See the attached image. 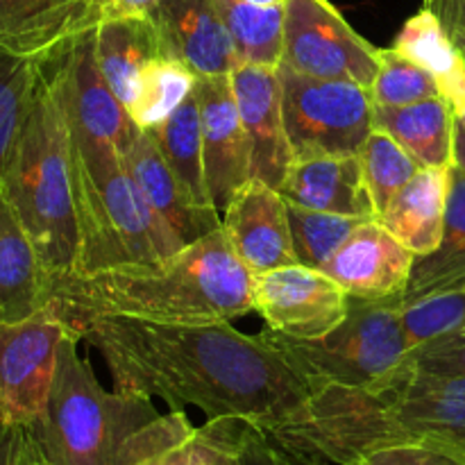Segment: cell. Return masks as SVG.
Returning a JSON list of instances; mask_svg holds the SVG:
<instances>
[{"mask_svg": "<svg viewBox=\"0 0 465 465\" xmlns=\"http://www.w3.org/2000/svg\"><path fill=\"white\" fill-rule=\"evenodd\" d=\"M413 366L422 372L445 377H465V331L440 336L409 354Z\"/></svg>", "mask_w": 465, "mask_h": 465, "instance_id": "obj_36", "label": "cell"}, {"mask_svg": "<svg viewBox=\"0 0 465 465\" xmlns=\"http://www.w3.org/2000/svg\"><path fill=\"white\" fill-rule=\"evenodd\" d=\"M350 465H465V461L434 445L398 443L368 450Z\"/></svg>", "mask_w": 465, "mask_h": 465, "instance_id": "obj_37", "label": "cell"}, {"mask_svg": "<svg viewBox=\"0 0 465 465\" xmlns=\"http://www.w3.org/2000/svg\"><path fill=\"white\" fill-rule=\"evenodd\" d=\"M252 304L275 334L316 341L345 321L350 295L325 271L293 263L252 275Z\"/></svg>", "mask_w": 465, "mask_h": 465, "instance_id": "obj_12", "label": "cell"}, {"mask_svg": "<svg viewBox=\"0 0 465 465\" xmlns=\"http://www.w3.org/2000/svg\"><path fill=\"white\" fill-rule=\"evenodd\" d=\"M368 91L375 107H407L440 95L434 77L398 48L377 50V73Z\"/></svg>", "mask_w": 465, "mask_h": 465, "instance_id": "obj_34", "label": "cell"}, {"mask_svg": "<svg viewBox=\"0 0 465 465\" xmlns=\"http://www.w3.org/2000/svg\"><path fill=\"white\" fill-rule=\"evenodd\" d=\"M0 193L35 245L44 271L45 293L50 295L54 286L75 275L80 227L66 116L48 64L30 112L5 154Z\"/></svg>", "mask_w": 465, "mask_h": 465, "instance_id": "obj_5", "label": "cell"}, {"mask_svg": "<svg viewBox=\"0 0 465 465\" xmlns=\"http://www.w3.org/2000/svg\"><path fill=\"white\" fill-rule=\"evenodd\" d=\"M400 322L409 354L440 336L465 330V286L400 302Z\"/></svg>", "mask_w": 465, "mask_h": 465, "instance_id": "obj_32", "label": "cell"}, {"mask_svg": "<svg viewBox=\"0 0 465 465\" xmlns=\"http://www.w3.org/2000/svg\"><path fill=\"white\" fill-rule=\"evenodd\" d=\"M44 68L45 62L23 57L0 45V168L23 118L30 112Z\"/></svg>", "mask_w": 465, "mask_h": 465, "instance_id": "obj_30", "label": "cell"}, {"mask_svg": "<svg viewBox=\"0 0 465 465\" xmlns=\"http://www.w3.org/2000/svg\"><path fill=\"white\" fill-rule=\"evenodd\" d=\"M232 39L239 64H282V27L286 0H213Z\"/></svg>", "mask_w": 465, "mask_h": 465, "instance_id": "obj_27", "label": "cell"}, {"mask_svg": "<svg viewBox=\"0 0 465 465\" xmlns=\"http://www.w3.org/2000/svg\"><path fill=\"white\" fill-rule=\"evenodd\" d=\"M166 57L198 77L230 75L239 64L234 39L213 0H159L148 14Z\"/></svg>", "mask_w": 465, "mask_h": 465, "instance_id": "obj_17", "label": "cell"}, {"mask_svg": "<svg viewBox=\"0 0 465 465\" xmlns=\"http://www.w3.org/2000/svg\"><path fill=\"white\" fill-rule=\"evenodd\" d=\"M68 331L48 304L30 318L0 322V425L25 430L44 416Z\"/></svg>", "mask_w": 465, "mask_h": 465, "instance_id": "obj_11", "label": "cell"}, {"mask_svg": "<svg viewBox=\"0 0 465 465\" xmlns=\"http://www.w3.org/2000/svg\"><path fill=\"white\" fill-rule=\"evenodd\" d=\"M48 307L68 330L94 318L159 325L232 322L254 312L252 275L221 227L153 266L68 277L50 291Z\"/></svg>", "mask_w": 465, "mask_h": 465, "instance_id": "obj_2", "label": "cell"}, {"mask_svg": "<svg viewBox=\"0 0 465 465\" xmlns=\"http://www.w3.org/2000/svg\"><path fill=\"white\" fill-rule=\"evenodd\" d=\"M280 193L286 203L350 218H377L359 154L295 157Z\"/></svg>", "mask_w": 465, "mask_h": 465, "instance_id": "obj_19", "label": "cell"}, {"mask_svg": "<svg viewBox=\"0 0 465 465\" xmlns=\"http://www.w3.org/2000/svg\"><path fill=\"white\" fill-rule=\"evenodd\" d=\"M68 145L80 227L75 275L153 266L184 248L180 236L150 207L116 150L100 148L71 132Z\"/></svg>", "mask_w": 465, "mask_h": 465, "instance_id": "obj_6", "label": "cell"}, {"mask_svg": "<svg viewBox=\"0 0 465 465\" xmlns=\"http://www.w3.org/2000/svg\"><path fill=\"white\" fill-rule=\"evenodd\" d=\"M459 286H465V175L452 166L443 239L434 252L416 257L402 302Z\"/></svg>", "mask_w": 465, "mask_h": 465, "instance_id": "obj_26", "label": "cell"}, {"mask_svg": "<svg viewBox=\"0 0 465 465\" xmlns=\"http://www.w3.org/2000/svg\"><path fill=\"white\" fill-rule=\"evenodd\" d=\"M48 71L62 100L68 132L100 148L125 154L141 130L125 104L100 73L95 59V27L73 36L48 59Z\"/></svg>", "mask_w": 465, "mask_h": 465, "instance_id": "obj_10", "label": "cell"}, {"mask_svg": "<svg viewBox=\"0 0 465 465\" xmlns=\"http://www.w3.org/2000/svg\"><path fill=\"white\" fill-rule=\"evenodd\" d=\"M295 459L350 465L384 445L422 443L465 461V400L422 386L409 359L372 389L321 386L286 425L268 431Z\"/></svg>", "mask_w": 465, "mask_h": 465, "instance_id": "obj_3", "label": "cell"}, {"mask_svg": "<svg viewBox=\"0 0 465 465\" xmlns=\"http://www.w3.org/2000/svg\"><path fill=\"white\" fill-rule=\"evenodd\" d=\"M145 132L153 136L173 173L189 186L193 198L207 207H213L207 193V182H204L203 118H200V103L195 89L162 125Z\"/></svg>", "mask_w": 465, "mask_h": 465, "instance_id": "obj_28", "label": "cell"}, {"mask_svg": "<svg viewBox=\"0 0 465 465\" xmlns=\"http://www.w3.org/2000/svg\"><path fill=\"white\" fill-rule=\"evenodd\" d=\"M230 80L250 145L252 180L280 191L295 159L286 132L280 71L263 64H236Z\"/></svg>", "mask_w": 465, "mask_h": 465, "instance_id": "obj_14", "label": "cell"}, {"mask_svg": "<svg viewBox=\"0 0 465 465\" xmlns=\"http://www.w3.org/2000/svg\"><path fill=\"white\" fill-rule=\"evenodd\" d=\"M195 94L203 118L204 182L209 200L223 216L236 193L252 180L250 145L230 75L198 77Z\"/></svg>", "mask_w": 465, "mask_h": 465, "instance_id": "obj_13", "label": "cell"}, {"mask_svg": "<svg viewBox=\"0 0 465 465\" xmlns=\"http://www.w3.org/2000/svg\"><path fill=\"white\" fill-rule=\"evenodd\" d=\"M300 465H330V463H322V461H312V459H295Z\"/></svg>", "mask_w": 465, "mask_h": 465, "instance_id": "obj_44", "label": "cell"}, {"mask_svg": "<svg viewBox=\"0 0 465 465\" xmlns=\"http://www.w3.org/2000/svg\"><path fill=\"white\" fill-rule=\"evenodd\" d=\"M241 465H300L293 454L286 452L268 431L239 420L236 436Z\"/></svg>", "mask_w": 465, "mask_h": 465, "instance_id": "obj_38", "label": "cell"}, {"mask_svg": "<svg viewBox=\"0 0 465 465\" xmlns=\"http://www.w3.org/2000/svg\"><path fill=\"white\" fill-rule=\"evenodd\" d=\"M23 431H25L23 427L0 425V465L16 463L18 450H21Z\"/></svg>", "mask_w": 465, "mask_h": 465, "instance_id": "obj_41", "label": "cell"}, {"mask_svg": "<svg viewBox=\"0 0 465 465\" xmlns=\"http://www.w3.org/2000/svg\"><path fill=\"white\" fill-rule=\"evenodd\" d=\"M400 302L402 298H350L345 321L316 341L289 339L268 327L263 334L295 371L307 377L313 391L321 386L372 389L409 361Z\"/></svg>", "mask_w": 465, "mask_h": 465, "instance_id": "obj_7", "label": "cell"}, {"mask_svg": "<svg viewBox=\"0 0 465 465\" xmlns=\"http://www.w3.org/2000/svg\"><path fill=\"white\" fill-rule=\"evenodd\" d=\"M44 271L30 236L0 193V322H16L45 307Z\"/></svg>", "mask_w": 465, "mask_h": 465, "instance_id": "obj_22", "label": "cell"}, {"mask_svg": "<svg viewBox=\"0 0 465 465\" xmlns=\"http://www.w3.org/2000/svg\"><path fill=\"white\" fill-rule=\"evenodd\" d=\"M159 0H98L95 9V23L109 21V18L127 16H148Z\"/></svg>", "mask_w": 465, "mask_h": 465, "instance_id": "obj_40", "label": "cell"}, {"mask_svg": "<svg viewBox=\"0 0 465 465\" xmlns=\"http://www.w3.org/2000/svg\"><path fill=\"white\" fill-rule=\"evenodd\" d=\"M98 0H0V45L48 62L73 36L95 27Z\"/></svg>", "mask_w": 465, "mask_h": 465, "instance_id": "obj_20", "label": "cell"}, {"mask_svg": "<svg viewBox=\"0 0 465 465\" xmlns=\"http://www.w3.org/2000/svg\"><path fill=\"white\" fill-rule=\"evenodd\" d=\"M427 9L439 16V21L465 54V0H431Z\"/></svg>", "mask_w": 465, "mask_h": 465, "instance_id": "obj_39", "label": "cell"}, {"mask_svg": "<svg viewBox=\"0 0 465 465\" xmlns=\"http://www.w3.org/2000/svg\"><path fill=\"white\" fill-rule=\"evenodd\" d=\"M454 112L443 95L407 107H375L372 125L393 136L422 168L454 166Z\"/></svg>", "mask_w": 465, "mask_h": 465, "instance_id": "obj_23", "label": "cell"}, {"mask_svg": "<svg viewBox=\"0 0 465 465\" xmlns=\"http://www.w3.org/2000/svg\"><path fill=\"white\" fill-rule=\"evenodd\" d=\"M450 168H420L391 198L380 221L416 257H427L443 239L450 198Z\"/></svg>", "mask_w": 465, "mask_h": 465, "instance_id": "obj_21", "label": "cell"}, {"mask_svg": "<svg viewBox=\"0 0 465 465\" xmlns=\"http://www.w3.org/2000/svg\"><path fill=\"white\" fill-rule=\"evenodd\" d=\"M77 343L73 331L64 336L44 416L25 427L48 465H143L191 439L184 411L162 413L153 398L104 389Z\"/></svg>", "mask_w": 465, "mask_h": 465, "instance_id": "obj_4", "label": "cell"}, {"mask_svg": "<svg viewBox=\"0 0 465 465\" xmlns=\"http://www.w3.org/2000/svg\"><path fill=\"white\" fill-rule=\"evenodd\" d=\"M166 57L150 16L109 18L95 25V59L107 84L123 104H130L141 71Z\"/></svg>", "mask_w": 465, "mask_h": 465, "instance_id": "obj_24", "label": "cell"}, {"mask_svg": "<svg viewBox=\"0 0 465 465\" xmlns=\"http://www.w3.org/2000/svg\"><path fill=\"white\" fill-rule=\"evenodd\" d=\"M289 204V223L293 234V248L298 263L322 271L325 263L334 257L336 250L343 245L359 223L368 218H350L339 213L313 212V209Z\"/></svg>", "mask_w": 465, "mask_h": 465, "instance_id": "obj_33", "label": "cell"}, {"mask_svg": "<svg viewBox=\"0 0 465 465\" xmlns=\"http://www.w3.org/2000/svg\"><path fill=\"white\" fill-rule=\"evenodd\" d=\"M359 159H361L363 180L375 203L377 218L391 198L422 168L393 136L377 127H372L366 143L359 150Z\"/></svg>", "mask_w": 465, "mask_h": 465, "instance_id": "obj_31", "label": "cell"}, {"mask_svg": "<svg viewBox=\"0 0 465 465\" xmlns=\"http://www.w3.org/2000/svg\"><path fill=\"white\" fill-rule=\"evenodd\" d=\"M463 331H465V330H463Z\"/></svg>", "mask_w": 465, "mask_h": 465, "instance_id": "obj_46", "label": "cell"}, {"mask_svg": "<svg viewBox=\"0 0 465 465\" xmlns=\"http://www.w3.org/2000/svg\"><path fill=\"white\" fill-rule=\"evenodd\" d=\"M223 232L250 271H275L298 263L284 195L262 180H250L223 212Z\"/></svg>", "mask_w": 465, "mask_h": 465, "instance_id": "obj_15", "label": "cell"}, {"mask_svg": "<svg viewBox=\"0 0 465 465\" xmlns=\"http://www.w3.org/2000/svg\"><path fill=\"white\" fill-rule=\"evenodd\" d=\"M377 50L330 0H286L282 27V66L322 80L371 86Z\"/></svg>", "mask_w": 465, "mask_h": 465, "instance_id": "obj_9", "label": "cell"}, {"mask_svg": "<svg viewBox=\"0 0 465 465\" xmlns=\"http://www.w3.org/2000/svg\"><path fill=\"white\" fill-rule=\"evenodd\" d=\"M71 331L98 350L114 389L159 398L171 411L195 407L207 420H241L272 431L313 395L307 377L263 331L243 334L232 322L159 325L94 318Z\"/></svg>", "mask_w": 465, "mask_h": 465, "instance_id": "obj_1", "label": "cell"}, {"mask_svg": "<svg viewBox=\"0 0 465 465\" xmlns=\"http://www.w3.org/2000/svg\"><path fill=\"white\" fill-rule=\"evenodd\" d=\"M430 3H431V0H422V7H427Z\"/></svg>", "mask_w": 465, "mask_h": 465, "instance_id": "obj_45", "label": "cell"}, {"mask_svg": "<svg viewBox=\"0 0 465 465\" xmlns=\"http://www.w3.org/2000/svg\"><path fill=\"white\" fill-rule=\"evenodd\" d=\"M277 71L293 157L359 154L375 127V104L368 86L302 75L282 64Z\"/></svg>", "mask_w": 465, "mask_h": 465, "instance_id": "obj_8", "label": "cell"}, {"mask_svg": "<svg viewBox=\"0 0 465 465\" xmlns=\"http://www.w3.org/2000/svg\"><path fill=\"white\" fill-rule=\"evenodd\" d=\"M123 163L150 207L168 223L184 245L195 243L223 227L221 213L193 198L189 186L168 166L148 132H141L139 139L123 154Z\"/></svg>", "mask_w": 465, "mask_h": 465, "instance_id": "obj_18", "label": "cell"}, {"mask_svg": "<svg viewBox=\"0 0 465 465\" xmlns=\"http://www.w3.org/2000/svg\"><path fill=\"white\" fill-rule=\"evenodd\" d=\"M393 48L425 68L439 84L454 116L465 114V54L431 9L413 14L395 36Z\"/></svg>", "mask_w": 465, "mask_h": 465, "instance_id": "obj_25", "label": "cell"}, {"mask_svg": "<svg viewBox=\"0 0 465 465\" xmlns=\"http://www.w3.org/2000/svg\"><path fill=\"white\" fill-rule=\"evenodd\" d=\"M416 254L400 243L380 218L354 227L322 271L350 295L361 300L402 298Z\"/></svg>", "mask_w": 465, "mask_h": 465, "instance_id": "obj_16", "label": "cell"}, {"mask_svg": "<svg viewBox=\"0 0 465 465\" xmlns=\"http://www.w3.org/2000/svg\"><path fill=\"white\" fill-rule=\"evenodd\" d=\"M14 465H48V461L44 459L41 450L36 448V443L32 440V436L27 431H23V440H21V450H18L16 463Z\"/></svg>", "mask_w": 465, "mask_h": 465, "instance_id": "obj_42", "label": "cell"}, {"mask_svg": "<svg viewBox=\"0 0 465 465\" xmlns=\"http://www.w3.org/2000/svg\"><path fill=\"white\" fill-rule=\"evenodd\" d=\"M236 436L239 420H207L184 443L143 465H241Z\"/></svg>", "mask_w": 465, "mask_h": 465, "instance_id": "obj_35", "label": "cell"}, {"mask_svg": "<svg viewBox=\"0 0 465 465\" xmlns=\"http://www.w3.org/2000/svg\"><path fill=\"white\" fill-rule=\"evenodd\" d=\"M454 166L465 175V114L454 118Z\"/></svg>", "mask_w": 465, "mask_h": 465, "instance_id": "obj_43", "label": "cell"}, {"mask_svg": "<svg viewBox=\"0 0 465 465\" xmlns=\"http://www.w3.org/2000/svg\"><path fill=\"white\" fill-rule=\"evenodd\" d=\"M198 84V75L184 62L157 57L141 71L127 112L141 130L162 125Z\"/></svg>", "mask_w": 465, "mask_h": 465, "instance_id": "obj_29", "label": "cell"}]
</instances>
